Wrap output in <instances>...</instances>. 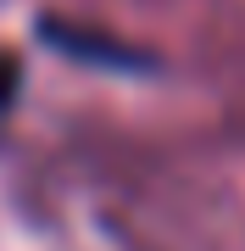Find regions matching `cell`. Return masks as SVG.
Instances as JSON below:
<instances>
[{
  "label": "cell",
  "mask_w": 245,
  "mask_h": 251,
  "mask_svg": "<svg viewBox=\"0 0 245 251\" xmlns=\"http://www.w3.org/2000/svg\"><path fill=\"white\" fill-rule=\"evenodd\" d=\"M39 39L56 45L62 56H73V62H95V67H151V56L139 45H128V39L106 34V28H84V23H67V17H39Z\"/></svg>",
  "instance_id": "6da1fadb"
},
{
  "label": "cell",
  "mask_w": 245,
  "mask_h": 251,
  "mask_svg": "<svg viewBox=\"0 0 245 251\" xmlns=\"http://www.w3.org/2000/svg\"><path fill=\"white\" fill-rule=\"evenodd\" d=\"M17 95V56H0V106Z\"/></svg>",
  "instance_id": "7a4b0ae2"
}]
</instances>
